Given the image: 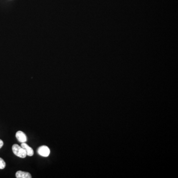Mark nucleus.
<instances>
[{"mask_svg":"<svg viewBox=\"0 0 178 178\" xmlns=\"http://www.w3.org/2000/svg\"><path fill=\"white\" fill-rule=\"evenodd\" d=\"M4 145V143L3 142V140H0V149L2 148V147Z\"/></svg>","mask_w":178,"mask_h":178,"instance_id":"7","label":"nucleus"},{"mask_svg":"<svg viewBox=\"0 0 178 178\" xmlns=\"http://www.w3.org/2000/svg\"><path fill=\"white\" fill-rule=\"evenodd\" d=\"M21 147H22V148L25 150L27 155L29 156H33V155H34V150H33V148H31L30 146H29L27 143H21Z\"/></svg>","mask_w":178,"mask_h":178,"instance_id":"4","label":"nucleus"},{"mask_svg":"<svg viewBox=\"0 0 178 178\" xmlns=\"http://www.w3.org/2000/svg\"><path fill=\"white\" fill-rule=\"evenodd\" d=\"M6 167V162L2 158L0 157V169H3Z\"/></svg>","mask_w":178,"mask_h":178,"instance_id":"6","label":"nucleus"},{"mask_svg":"<svg viewBox=\"0 0 178 178\" xmlns=\"http://www.w3.org/2000/svg\"><path fill=\"white\" fill-rule=\"evenodd\" d=\"M16 137L18 140L21 143H25L27 141V139L26 135H25L24 133L22 131H18L16 133Z\"/></svg>","mask_w":178,"mask_h":178,"instance_id":"3","label":"nucleus"},{"mask_svg":"<svg viewBox=\"0 0 178 178\" xmlns=\"http://www.w3.org/2000/svg\"><path fill=\"white\" fill-rule=\"evenodd\" d=\"M38 154L43 157H48L50 154V148L46 145H43L39 148L37 150Z\"/></svg>","mask_w":178,"mask_h":178,"instance_id":"2","label":"nucleus"},{"mask_svg":"<svg viewBox=\"0 0 178 178\" xmlns=\"http://www.w3.org/2000/svg\"><path fill=\"white\" fill-rule=\"evenodd\" d=\"M12 150L14 155L19 157L24 158L27 156L25 150L17 144H14L13 145Z\"/></svg>","mask_w":178,"mask_h":178,"instance_id":"1","label":"nucleus"},{"mask_svg":"<svg viewBox=\"0 0 178 178\" xmlns=\"http://www.w3.org/2000/svg\"><path fill=\"white\" fill-rule=\"evenodd\" d=\"M16 177L17 178H31V175L27 172H23L18 171L16 174Z\"/></svg>","mask_w":178,"mask_h":178,"instance_id":"5","label":"nucleus"}]
</instances>
